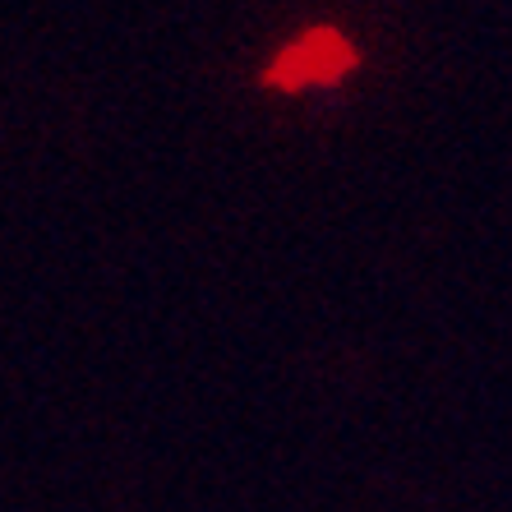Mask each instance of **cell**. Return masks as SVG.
Returning a JSON list of instances; mask_svg holds the SVG:
<instances>
[{"instance_id": "cell-1", "label": "cell", "mask_w": 512, "mask_h": 512, "mask_svg": "<svg viewBox=\"0 0 512 512\" xmlns=\"http://www.w3.org/2000/svg\"><path fill=\"white\" fill-rule=\"evenodd\" d=\"M351 70H356V47H351L337 28H314V33H305L300 42H291V47L268 65L263 84L296 93V88L337 84V79L351 74Z\"/></svg>"}]
</instances>
